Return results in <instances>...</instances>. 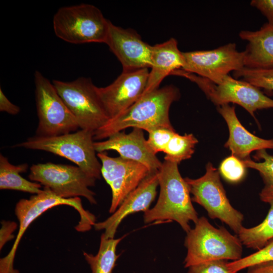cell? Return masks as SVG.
Wrapping results in <instances>:
<instances>
[{"instance_id": "22", "label": "cell", "mask_w": 273, "mask_h": 273, "mask_svg": "<svg viewBox=\"0 0 273 273\" xmlns=\"http://www.w3.org/2000/svg\"><path fill=\"white\" fill-rule=\"evenodd\" d=\"M259 196L270 205L267 216L260 224L250 228L243 227L238 234L243 245L257 250L273 240V194Z\"/></svg>"}, {"instance_id": "26", "label": "cell", "mask_w": 273, "mask_h": 273, "mask_svg": "<svg viewBox=\"0 0 273 273\" xmlns=\"http://www.w3.org/2000/svg\"><path fill=\"white\" fill-rule=\"evenodd\" d=\"M234 78L247 82L259 88L273 91V68L252 69L244 67L233 72Z\"/></svg>"}, {"instance_id": "25", "label": "cell", "mask_w": 273, "mask_h": 273, "mask_svg": "<svg viewBox=\"0 0 273 273\" xmlns=\"http://www.w3.org/2000/svg\"><path fill=\"white\" fill-rule=\"evenodd\" d=\"M254 157L259 162L250 159L242 161L246 168H251L259 172L264 184L259 195L273 194V155L263 149L257 151Z\"/></svg>"}, {"instance_id": "8", "label": "cell", "mask_w": 273, "mask_h": 273, "mask_svg": "<svg viewBox=\"0 0 273 273\" xmlns=\"http://www.w3.org/2000/svg\"><path fill=\"white\" fill-rule=\"evenodd\" d=\"M52 83L80 129L94 132L109 120L97 86L90 78L80 77L70 82L54 80Z\"/></svg>"}, {"instance_id": "13", "label": "cell", "mask_w": 273, "mask_h": 273, "mask_svg": "<svg viewBox=\"0 0 273 273\" xmlns=\"http://www.w3.org/2000/svg\"><path fill=\"white\" fill-rule=\"evenodd\" d=\"M97 155L101 162V175L111 190L109 212L113 213L151 172L140 163L120 156L110 157L106 152Z\"/></svg>"}, {"instance_id": "31", "label": "cell", "mask_w": 273, "mask_h": 273, "mask_svg": "<svg viewBox=\"0 0 273 273\" xmlns=\"http://www.w3.org/2000/svg\"><path fill=\"white\" fill-rule=\"evenodd\" d=\"M250 4L266 18L268 24L273 26V0H252Z\"/></svg>"}, {"instance_id": "7", "label": "cell", "mask_w": 273, "mask_h": 273, "mask_svg": "<svg viewBox=\"0 0 273 273\" xmlns=\"http://www.w3.org/2000/svg\"><path fill=\"white\" fill-rule=\"evenodd\" d=\"M171 75L184 77L195 83L215 105L238 104L254 118V113L257 110L273 108V100L259 88L229 75L217 84L182 69L173 71Z\"/></svg>"}, {"instance_id": "18", "label": "cell", "mask_w": 273, "mask_h": 273, "mask_svg": "<svg viewBox=\"0 0 273 273\" xmlns=\"http://www.w3.org/2000/svg\"><path fill=\"white\" fill-rule=\"evenodd\" d=\"M217 110L227 123L229 138L225 144L232 155L241 160L250 159V154L254 151L273 149V139L259 138L248 131L238 119L235 108L229 104L218 106Z\"/></svg>"}, {"instance_id": "32", "label": "cell", "mask_w": 273, "mask_h": 273, "mask_svg": "<svg viewBox=\"0 0 273 273\" xmlns=\"http://www.w3.org/2000/svg\"><path fill=\"white\" fill-rule=\"evenodd\" d=\"M2 228L0 231V248L14 237L13 233L16 229L17 224L13 221H3L1 222Z\"/></svg>"}, {"instance_id": "4", "label": "cell", "mask_w": 273, "mask_h": 273, "mask_svg": "<svg viewBox=\"0 0 273 273\" xmlns=\"http://www.w3.org/2000/svg\"><path fill=\"white\" fill-rule=\"evenodd\" d=\"M66 205L73 207L79 214L80 220L75 229L80 232L89 231L96 223L95 216L85 210L80 198L65 199L58 196L48 189L29 199H22L16 205L15 213L19 223V231L9 253L0 259V273H19L14 268L17 249L24 232L41 214L54 207Z\"/></svg>"}, {"instance_id": "11", "label": "cell", "mask_w": 273, "mask_h": 273, "mask_svg": "<svg viewBox=\"0 0 273 273\" xmlns=\"http://www.w3.org/2000/svg\"><path fill=\"white\" fill-rule=\"evenodd\" d=\"M28 177L61 198L81 196L91 204L97 203L96 194L89 189L95 185L96 179L78 166L51 162L33 164Z\"/></svg>"}, {"instance_id": "34", "label": "cell", "mask_w": 273, "mask_h": 273, "mask_svg": "<svg viewBox=\"0 0 273 273\" xmlns=\"http://www.w3.org/2000/svg\"><path fill=\"white\" fill-rule=\"evenodd\" d=\"M246 273H273V261L251 266Z\"/></svg>"}, {"instance_id": "14", "label": "cell", "mask_w": 273, "mask_h": 273, "mask_svg": "<svg viewBox=\"0 0 273 273\" xmlns=\"http://www.w3.org/2000/svg\"><path fill=\"white\" fill-rule=\"evenodd\" d=\"M149 71V68L122 71L110 85L97 87L98 95L110 119L125 111L142 96Z\"/></svg>"}, {"instance_id": "27", "label": "cell", "mask_w": 273, "mask_h": 273, "mask_svg": "<svg viewBox=\"0 0 273 273\" xmlns=\"http://www.w3.org/2000/svg\"><path fill=\"white\" fill-rule=\"evenodd\" d=\"M272 261L273 240L256 252L239 260L228 262V266L231 273H237L251 266Z\"/></svg>"}, {"instance_id": "5", "label": "cell", "mask_w": 273, "mask_h": 273, "mask_svg": "<svg viewBox=\"0 0 273 273\" xmlns=\"http://www.w3.org/2000/svg\"><path fill=\"white\" fill-rule=\"evenodd\" d=\"M94 133L80 129L54 136H35L13 147L44 151L65 158L97 180L101 178L102 165L96 153Z\"/></svg>"}, {"instance_id": "3", "label": "cell", "mask_w": 273, "mask_h": 273, "mask_svg": "<svg viewBox=\"0 0 273 273\" xmlns=\"http://www.w3.org/2000/svg\"><path fill=\"white\" fill-rule=\"evenodd\" d=\"M187 233L185 267L216 260H237L242 258L243 244L225 228H216L204 216Z\"/></svg>"}, {"instance_id": "1", "label": "cell", "mask_w": 273, "mask_h": 273, "mask_svg": "<svg viewBox=\"0 0 273 273\" xmlns=\"http://www.w3.org/2000/svg\"><path fill=\"white\" fill-rule=\"evenodd\" d=\"M179 97V89L173 85L144 94L127 109L95 131L94 139H107L129 127L139 128L147 132L158 127L173 128L170 121L169 109Z\"/></svg>"}, {"instance_id": "33", "label": "cell", "mask_w": 273, "mask_h": 273, "mask_svg": "<svg viewBox=\"0 0 273 273\" xmlns=\"http://www.w3.org/2000/svg\"><path fill=\"white\" fill-rule=\"evenodd\" d=\"M20 108L13 104L7 98L0 88V111L12 115H16L20 112Z\"/></svg>"}, {"instance_id": "6", "label": "cell", "mask_w": 273, "mask_h": 273, "mask_svg": "<svg viewBox=\"0 0 273 273\" xmlns=\"http://www.w3.org/2000/svg\"><path fill=\"white\" fill-rule=\"evenodd\" d=\"M110 23L96 6L82 4L60 8L53 28L58 37L69 43H105Z\"/></svg>"}, {"instance_id": "12", "label": "cell", "mask_w": 273, "mask_h": 273, "mask_svg": "<svg viewBox=\"0 0 273 273\" xmlns=\"http://www.w3.org/2000/svg\"><path fill=\"white\" fill-rule=\"evenodd\" d=\"M181 69L218 83L229 73L245 67L244 51L238 52L235 43L208 51L183 52Z\"/></svg>"}, {"instance_id": "19", "label": "cell", "mask_w": 273, "mask_h": 273, "mask_svg": "<svg viewBox=\"0 0 273 273\" xmlns=\"http://www.w3.org/2000/svg\"><path fill=\"white\" fill-rule=\"evenodd\" d=\"M183 52L178 49L174 38L161 43L151 46V64L146 94L157 89L162 81L184 65Z\"/></svg>"}, {"instance_id": "23", "label": "cell", "mask_w": 273, "mask_h": 273, "mask_svg": "<svg viewBox=\"0 0 273 273\" xmlns=\"http://www.w3.org/2000/svg\"><path fill=\"white\" fill-rule=\"evenodd\" d=\"M125 236L124 235L117 239L109 238L103 233L96 255L83 252L84 257L90 266L92 273H112L120 256L116 254V248Z\"/></svg>"}, {"instance_id": "29", "label": "cell", "mask_w": 273, "mask_h": 273, "mask_svg": "<svg viewBox=\"0 0 273 273\" xmlns=\"http://www.w3.org/2000/svg\"><path fill=\"white\" fill-rule=\"evenodd\" d=\"M245 168L242 160L231 155L222 161L219 171L226 180L231 183H237L244 177L246 172Z\"/></svg>"}, {"instance_id": "24", "label": "cell", "mask_w": 273, "mask_h": 273, "mask_svg": "<svg viewBox=\"0 0 273 273\" xmlns=\"http://www.w3.org/2000/svg\"><path fill=\"white\" fill-rule=\"evenodd\" d=\"M198 143V140L192 133L180 135L176 132L163 152L165 154L164 159L178 164L192 157Z\"/></svg>"}, {"instance_id": "2", "label": "cell", "mask_w": 273, "mask_h": 273, "mask_svg": "<svg viewBox=\"0 0 273 273\" xmlns=\"http://www.w3.org/2000/svg\"><path fill=\"white\" fill-rule=\"evenodd\" d=\"M160 193L157 201L151 209L144 212L145 223L168 220L177 222L187 233L195 224L198 215L190 197L189 186L181 176L178 164L164 160L158 171Z\"/></svg>"}, {"instance_id": "21", "label": "cell", "mask_w": 273, "mask_h": 273, "mask_svg": "<svg viewBox=\"0 0 273 273\" xmlns=\"http://www.w3.org/2000/svg\"><path fill=\"white\" fill-rule=\"evenodd\" d=\"M28 165L26 163L17 165L9 162L8 158L0 155V189L12 190L37 194L41 193V185L26 179L21 173L27 171Z\"/></svg>"}, {"instance_id": "9", "label": "cell", "mask_w": 273, "mask_h": 273, "mask_svg": "<svg viewBox=\"0 0 273 273\" xmlns=\"http://www.w3.org/2000/svg\"><path fill=\"white\" fill-rule=\"evenodd\" d=\"M185 179L193 195L192 201L203 207L209 217L224 222L238 235L244 227V216L231 204L216 168L208 163L202 176Z\"/></svg>"}, {"instance_id": "10", "label": "cell", "mask_w": 273, "mask_h": 273, "mask_svg": "<svg viewBox=\"0 0 273 273\" xmlns=\"http://www.w3.org/2000/svg\"><path fill=\"white\" fill-rule=\"evenodd\" d=\"M38 126L36 136L50 137L73 132L79 127L53 83L40 72L34 73Z\"/></svg>"}, {"instance_id": "20", "label": "cell", "mask_w": 273, "mask_h": 273, "mask_svg": "<svg viewBox=\"0 0 273 273\" xmlns=\"http://www.w3.org/2000/svg\"><path fill=\"white\" fill-rule=\"evenodd\" d=\"M239 36L248 41L245 53V67L273 68V26L267 23L255 31L242 30Z\"/></svg>"}, {"instance_id": "16", "label": "cell", "mask_w": 273, "mask_h": 273, "mask_svg": "<svg viewBox=\"0 0 273 273\" xmlns=\"http://www.w3.org/2000/svg\"><path fill=\"white\" fill-rule=\"evenodd\" d=\"M94 147L98 153L116 151L121 157L143 164L151 172L159 171L162 164L149 149L143 130L139 128H133L128 133L116 132L106 140L95 142Z\"/></svg>"}, {"instance_id": "15", "label": "cell", "mask_w": 273, "mask_h": 273, "mask_svg": "<svg viewBox=\"0 0 273 273\" xmlns=\"http://www.w3.org/2000/svg\"><path fill=\"white\" fill-rule=\"evenodd\" d=\"M105 43L120 62L123 71L150 68L151 46L135 31L110 22Z\"/></svg>"}, {"instance_id": "30", "label": "cell", "mask_w": 273, "mask_h": 273, "mask_svg": "<svg viewBox=\"0 0 273 273\" xmlns=\"http://www.w3.org/2000/svg\"><path fill=\"white\" fill-rule=\"evenodd\" d=\"M225 260L210 261L189 267L188 273H231Z\"/></svg>"}, {"instance_id": "17", "label": "cell", "mask_w": 273, "mask_h": 273, "mask_svg": "<svg viewBox=\"0 0 273 273\" xmlns=\"http://www.w3.org/2000/svg\"><path fill=\"white\" fill-rule=\"evenodd\" d=\"M159 186L158 171L151 172L123 200L112 214L105 220L96 222V230H104L105 236L114 238L117 228L127 216L137 212L144 213L155 200Z\"/></svg>"}, {"instance_id": "28", "label": "cell", "mask_w": 273, "mask_h": 273, "mask_svg": "<svg viewBox=\"0 0 273 273\" xmlns=\"http://www.w3.org/2000/svg\"><path fill=\"white\" fill-rule=\"evenodd\" d=\"M147 144L152 153L156 155L164 152L170 140L176 133L174 128L158 127L148 131Z\"/></svg>"}]
</instances>
